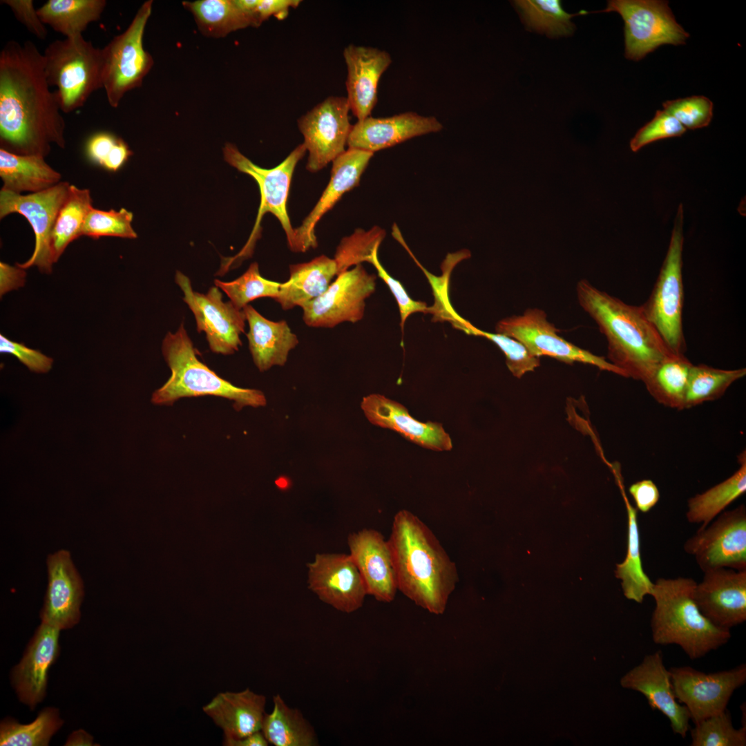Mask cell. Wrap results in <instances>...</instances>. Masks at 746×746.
I'll list each match as a JSON object with an SVG mask.
<instances>
[{"mask_svg":"<svg viewBox=\"0 0 746 746\" xmlns=\"http://www.w3.org/2000/svg\"><path fill=\"white\" fill-rule=\"evenodd\" d=\"M61 111L43 54L31 41H7L0 52V149L44 157L52 144L64 149Z\"/></svg>","mask_w":746,"mask_h":746,"instance_id":"obj_1","label":"cell"},{"mask_svg":"<svg viewBox=\"0 0 746 746\" xmlns=\"http://www.w3.org/2000/svg\"><path fill=\"white\" fill-rule=\"evenodd\" d=\"M388 542L398 590L430 613L443 614L459 577L455 564L432 531L403 509L394 517Z\"/></svg>","mask_w":746,"mask_h":746,"instance_id":"obj_2","label":"cell"},{"mask_svg":"<svg viewBox=\"0 0 746 746\" xmlns=\"http://www.w3.org/2000/svg\"><path fill=\"white\" fill-rule=\"evenodd\" d=\"M576 291L579 304L606 337L609 362L626 377L644 382L662 361L676 355L640 305L625 303L586 280L577 283Z\"/></svg>","mask_w":746,"mask_h":746,"instance_id":"obj_3","label":"cell"},{"mask_svg":"<svg viewBox=\"0 0 746 746\" xmlns=\"http://www.w3.org/2000/svg\"><path fill=\"white\" fill-rule=\"evenodd\" d=\"M696 584L689 577H661L650 595L655 602L650 623L653 642L676 644L691 660L718 649L731 637L730 630L716 626L700 612L694 598Z\"/></svg>","mask_w":746,"mask_h":746,"instance_id":"obj_4","label":"cell"},{"mask_svg":"<svg viewBox=\"0 0 746 746\" xmlns=\"http://www.w3.org/2000/svg\"><path fill=\"white\" fill-rule=\"evenodd\" d=\"M162 352L171 375L153 392L151 401L154 404L171 405L181 398L205 395L231 400L238 410L245 406L256 408L266 404L261 391L237 387L202 363L183 323L175 333L166 334Z\"/></svg>","mask_w":746,"mask_h":746,"instance_id":"obj_5","label":"cell"},{"mask_svg":"<svg viewBox=\"0 0 746 746\" xmlns=\"http://www.w3.org/2000/svg\"><path fill=\"white\" fill-rule=\"evenodd\" d=\"M42 54L47 81L57 88L61 112L82 107L93 92L103 88L102 48L82 35L53 41Z\"/></svg>","mask_w":746,"mask_h":746,"instance_id":"obj_6","label":"cell"},{"mask_svg":"<svg viewBox=\"0 0 746 746\" xmlns=\"http://www.w3.org/2000/svg\"><path fill=\"white\" fill-rule=\"evenodd\" d=\"M683 222L684 209L680 203L658 276L649 297L640 305L649 321L676 355L685 354L687 350L682 326Z\"/></svg>","mask_w":746,"mask_h":746,"instance_id":"obj_7","label":"cell"},{"mask_svg":"<svg viewBox=\"0 0 746 746\" xmlns=\"http://www.w3.org/2000/svg\"><path fill=\"white\" fill-rule=\"evenodd\" d=\"M153 1H144L128 28L103 48L102 86L108 104L117 108L124 95L142 84L154 61L143 45Z\"/></svg>","mask_w":746,"mask_h":746,"instance_id":"obj_8","label":"cell"},{"mask_svg":"<svg viewBox=\"0 0 746 746\" xmlns=\"http://www.w3.org/2000/svg\"><path fill=\"white\" fill-rule=\"evenodd\" d=\"M306 152L304 144H300L278 166L264 169L242 154L235 145L230 143L225 144L223 148L225 161L239 171L252 177L257 182L260 193V203L254 227L242 251L231 258V263L251 255L255 242L260 236L261 220L267 213L277 218L285 232L289 247L291 245L294 229L287 212V199L294 169Z\"/></svg>","mask_w":746,"mask_h":746,"instance_id":"obj_9","label":"cell"},{"mask_svg":"<svg viewBox=\"0 0 746 746\" xmlns=\"http://www.w3.org/2000/svg\"><path fill=\"white\" fill-rule=\"evenodd\" d=\"M598 12H616L623 19L625 57L629 59L640 60L661 45L685 44L689 36L677 23L666 1L611 0Z\"/></svg>","mask_w":746,"mask_h":746,"instance_id":"obj_10","label":"cell"},{"mask_svg":"<svg viewBox=\"0 0 746 746\" xmlns=\"http://www.w3.org/2000/svg\"><path fill=\"white\" fill-rule=\"evenodd\" d=\"M495 331L520 341L537 357L548 356L568 364L575 362L589 364L626 377L622 370L604 357L582 349L558 335L559 330L547 320L546 312L539 308H528L522 315L501 319L497 322Z\"/></svg>","mask_w":746,"mask_h":746,"instance_id":"obj_11","label":"cell"},{"mask_svg":"<svg viewBox=\"0 0 746 746\" xmlns=\"http://www.w3.org/2000/svg\"><path fill=\"white\" fill-rule=\"evenodd\" d=\"M70 184H59L37 193L22 195L4 189L0 191V218L11 213L23 216L30 224L35 237L34 251L30 258L23 263H17L22 269L36 266L41 272L52 271V259L51 236L58 213L65 202Z\"/></svg>","mask_w":746,"mask_h":746,"instance_id":"obj_12","label":"cell"},{"mask_svg":"<svg viewBox=\"0 0 746 746\" xmlns=\"http://www.w3.org/2000/svg\"><path fill=\"white\" fill-rule=\"evenodd\" d=\"M685 551L702 572L721 568L746 570V508L724 510L687 539Z\"/></svg>","mask_w":746,"mask_h":746,"instance_id":"obj_13","label":"cell"},{"mask_svg":"<svg viewBox=\"0 0 746 746\" xmlns=\"http://www.w3.org/2000/svg\"><path fill=\"white\" fill-rule=\"evenodd\" d=\"M175 280L184 294L183 300L194 315L198 332L205 333L211 350L224 355L238 351L247 321L244 310L230 300L224 302L221 290L216 285L205 294L195 291L189 278L178 271Z\"/></svg>","mask_w":746,"mask_h":746,"instance_id":"obj_14","label":"cell"},{"mask_svg":"<svg viewBox=\"0 0 746 746\" xmlns=\"http://www.w3.org/2000/svg\"><path fill=\"white\" fill-rule=\"evenodd\" d=\"M376 285V276L370 274L361 264L340 274L321 296L301 307L304 323L312 327L332 328L361 321L365 300Z\"/></svg>","mask_w":746,"mask_h":746,"instance_id":"obj_15","label":"cell"},{"mask_svg":"<svg viewBox=\"0 0 746 746\" xmlns=\"http://www.w3.org/2000/svg\"><path fill=\"white\" fill-rule=\"evenodd\" d=\"M675 696L695 724L727 709L735 690L746 682V664L707 673L689 666L669 669Z\"/></svg>","mask_w":746,"mask_h":746,"instance_id":"obj_16","label":"cell"},{"mask_svg":"<svg viewBox=\"0 0 746 746\" xmlns=\"http://www.w3.org/2000/svg\"><path fill=\"white\" fill-rule=\"evenodd\" d=\"M346 97L329 96L297 121L308 152L306 168L316 172L345 151L352 125Z\"/></svg>","mask_w":746,"mask_h":746,"instance_id":"obj_17","label":"cell"},{"mask_svg":"<svg viewBox=\"0 0 746 746\" xmlns=\"http://www.w3.org/2000/svg\"><path fill=\"white\" fill-rule=\"evenodd\" d=\"M307 568L308 587L321 601L347 613L362 606L367 591L350 554L318 553Z\"/></svg>","mask_w":746,"mask_h":746,"instance_id":"obj_18","label":"cell"},{"mask_svg":"<svg viewBox=\"0 0 746 746\" xmlns=\"http://www.w3.org/2000/svg\"><path fill=\"white\" fill-rule=\"evenodd\" d=\"M694 590V600L704 616L716 626L730 630L746 620V570L717 568L703 572Z\"/></svg>","mask_w":746,"mask_h":746,"instance_id":"obj_19","label":"cell"},{"mask_svg":"<svg viewBox=\"0 0 746 746\" xmlns=\"http://www.w3.org/2000/svg\"><path fill=\"white\" fill-rule=\"evenodd\" d=\"M48 586L41 610V622L59 630L73 627L81 616L84 584L69 551L48 556Z\"/></svg>","mask_w":746,"mask_h":746,"instance_id":"obj_20","label":"cell"},{"mask_svg":"<svg viewBox=\"0 0 746 746\" xmlns=\"http://www.w3.org/2000/svg\"><path fill=\"white\" fill-rule=\"evenodd\" d=\"M623 687L642 694L653 710L662 712L669 720L673 732L685 738L691 720L686 707L677 700L669 671L663 662L661 651L646 655L640 663L621 680Z\"/></svg>","mask_w":746,"mask_h":746,"instance_id":"obj_21","label":"cell"},{"mask_svg":"<svg viewBox=\"0 0 746 746\" xmlns=\"http://www.w3.org/2000/svg\"><path fill=\"white\" fill-rule=\"evenodd\" d=\"M373 155V153L366 151L348 148L332 162L327 186L302 224L294 229L293 242L289 247L291 251L305 252L317 247L315 228L318 222L345 193L359 184L361 177Z\"/></svg>","mask_w":746,"mask_h":746,"instance_id":"obj_22","label":"cell"},{"mask_svg":"<svg viewBox=\"0 0 746 746\" xmlns=\"http://www.w3.org/2000/svg\"><path fill=\"white\" fill-rule=\"evenodd\" d=\"M347 544L367 594L380 602H392L398 589L388 542L379 531L365 528L351 533Z\"/></svg>","mask_w":746,"mask_h":746,"instance_id":"obj_23","label":"cell"},{"mask_svg":"<svg viewBox=\"0 0 746 746\" xmlns=\"http://www.w3.org/2000/svg\"><path fill=\"white\" fill-rule=\"evenodd\" d=\"M59 629L41 622L11 680L19 700L33 709L46 696L48 674L59 653Z\"/></svg>","mask_w":746,"mask_h":746,"instance_id":"obj_24","label":"cell"},{"mask_svg":"<svg viewBox=\"0 0 746 746\" xmlns=\"http://www.w3.org/2000/svg\"><path fill=\"white\" fill-rule=\"evenodd\" d=\"M347 67L345 87L350 111L358 121L370 116L377 101L378 85L392 59L385 50L350 44L343 52Z\"/></svg>","mask_w":746,"mask_h":746,"instance_id":"obj_25","label":"cell"},{"mask_svg":"<svg viewBox=\"0 0 746 746\" xmlns=\"http://www.w3.org/2000/svg\"><path fill=\"white\" fill-rule=\"evenodd\" d=\"M442 128L437 117L415 112L387 117L370 116L352 125L347 146L374 153L416 137L439 132Z\"/></svg>","mask_w":746,"mask_h":746,"instance_id":"obj_26","label":"cell"},{"mask_svg":"<svg viewBox=\"0 0 746 746\" xmlns=\"http://www.w3.org/2000/svg\"><path fill=\"white\" fill-rule=\"evenodd\" d=\"M361 407L371 423L394 430L425 448L435 451L452 448V439L442 424L421 422L413 418L404 405L383 395L371 394L363 397Z\"/></svg>","mask_w":746,"mask_h":746,"instance_id":"obj_27","label":"cell"},{"mask_svg":"<svg viewBox=\"0 0 746 746\" xmlns=\"http://www.w3.org/2000/svg\"><path fill=\"white\" fill-rule=\"evenodd\" d=\"M266 698L247 688L218 693L202 711L224 734L223 745L261 731Z\"/></svg>","mask_w":746,"mask_h":746,"instance_id":"obj_28","label":"cell"},{"mask_svg":"<svg viewBox=\"0 0 746 746\" xmlns=\"http://www.w3.org/2000/svg\"><path fill=\"white\" fill-rule=\"evenodd\" d=\"M243 310L249 327V348L257 368L265 372L275 365H284L289 352L299 343L287 321L269 320L250 305Z\"/></svg>","mask_w":746,"mask_h":746,"instance_id":"obj_29","label":"cell"},{"mask_svg":"<svg viewBox=\"0 0 746 746\" xmlns=\"http://www.w3.org/2000/svg\"><path fill=\"white\" fill-rule=\"evenodd\" d=\"M335 276H337L335 260L325 255L307 262L291 265L289 278L282 283L275 300L284 310L296 306L302 307L321 296Z\"/></svg>","mask_w":746,"mask_h":746,"instance_id":"obj_30","label":"cell"},{"mask_svg":"<svg viewBox=\"0 0 746 746\" xmlns=\"http://www.w3.org/2000/svg\"><path fill=\"white\" fill-rule=\"evenodd\" d=\"M0 176L2 189L21 194L37 193L60 182L61 174L50 167L44 157L14 154L0 149Z\"/></svg>","mask_w":746,"mask_h":746,"instance_id":"obj_31","label":"cell"},{"mask_svg":"<svg viewBox=\"0 0 746 746\" xmlns=\"http://www.w3.org/2000/svg\"><path fill=\"white\" fill-rule=\"evenodd\" d=\"M618 483L627 513V546L625 558L616 565L615 577L621 580L624 596L638 604L650 595L653 582L644 572L641 557L640 536L638 510L629 501L621 481Z\"/></svg>","mask_w":746,"mask_h":746,"instance_id":"obj_32","label":"cell"},{"mask_svg":"<svg viewBox=\"0 0 746 746\" xmlns=\"http://www.w3.org/2000/svg\"><path fill=\"white\" fill-rule=\"evenodd\" d=\"M739 468L727 479L698 493L687 501L686 517L691 524L706 527L732 502L746 492V454L738 457Z\"/></svg>","mask_w":746,"mask_h":746,"instance_id":"obj_33","label":"cell"},{"mask_svg":"<svg viewBox=\"0 0 746 746\" xmlns=\"http://www.w3.org/2000/svg\"><path fill=\"white\" fill-rule=\"evenodd\" d=\"M273 709L265 714L261 731L275 746H315L318 739L313 727L297 709L289 707L279 695L273 697Z\"/></svg>","mask_w":746,"mask_h":746,"instance_id":"obj_34","label":"cell"},{"mask_svg":"<svg viewBox=\"0 0 746 746\" xmlns=\"http://www.w3.org/2000/svg\"><path fill=\"white\" fill-rule=\"evenodd\" d=\"M182 5L193 14L198 29L207 37H223L233 31L260 26L256 18L238 8L233 0H198L184 1Z\"/></svg>","mask_w":746,"mask_h":746,"instance_id":"obj_35","label":"cell"},{"mask_svg":"<svg viewBox=\"0 0 746 746\" xmlns=\"http://www.w3.org/2000/svg\"><path fill=\"white\" fill-rule=\"evenodd\" d=\"M106 4L105 0H48L37 10L45 25L65 37H73L98 21Z\"/></svg>","mask_w":746,"mask_h":746,"instance_id":"obj_36","label":"cell"},{"mask_svg":"<svg viewBox=\"0 0 746 746\" xmlns=\"http://www.w3.org/2000/svg\"><path fill=\"white\" fill-rule=\"evenodd\" d=\"M692 363L682 355L662 361L643 382L651 396L665 406L684 410V402Z\"/></svg>","mask_w":746,"mask_h":746,"instance_id":"obj_37","label":"cell"},{"mask_svg":"<svg viewBox=\"0 0 746 746\" xmlns=\"http://www.w3.org/2000/svg\"><path fill=\"white\" fill-rule=\"evenodd\" d=\"M93 207L90 191L70 184L68 197L58 213L52 232L51 246L55 263L67 246L82 236L86 217Z\"/></svg>","mask_w":746,"mask_h":746,"instance_id":"obj_38","label":"cell"},{"mask_svg":"<svg viewBox=\"0 0 746 746\" xmlns=\"http://www.w3.org/2000/svg\"><path fill=\"white\" fill-rule=\"evenodd\" d=\"M513 2L528 29L551 37L572 35L575 25L571 18L588 13L580 10L570 14L563 9L558 0H517Z\"/></svg>","mask_w":746,"mask_h":746,"instance_id":"obj_39","label":"cell"},{"mask_svg":"<svg viewBox=\"0 0 746 746\" xmlns=\"http://www.w3.org/2000/svg\"><path fill=\"white\" fill-rule=\"evenodd\" d=\"M746 375V369L723 370L705 364L692 365L685 396L684 409L721 397L736 381Z\"/></svg>","mask_w":746,"mask_h":746,"instance_id":"obj_40","label":"cell"},{"mask_svg":"<svg viewBox=\"0 0 746 746\" xmlns=\"http://www.w3.org/2000/svg\"><path fill=\"white\" fill-rule=\"evenodd\" d=\"M62 724L59 710L54 707L44 709L36 719L28 724H21L13 719L7 718L1 723L0 745H48L52 736Z\"/></svg>","mask_w":746,"mask_h":746,"instance_id":"obj_41","label":"cell"},{"mask_svg":"<svg viewBox=\"0 0 746 746\" xmlns=\"http://www.w3.org/2000/svg\"><path fill=\"white\" fill-rule=\"evenodd\" d=\"M396 240L406 249L408 253L413 258L417 265L422 269L432 285V291L435 297V303L431 306L433 320L436 321H449L454 327L462 329L467 321L461 318L452 307L448 296L449 277L455 266L463 259L470 257V254L468 250H461L457 253L450 254L443 262V276L436 277L429 273L417 260L411 250L408 247L402 235H399Z\"/></svg>","mask_w":746,"mask_h":746,"instance_id":"obj_42","label":"cell"},{"mask_svg":"<svg viewBox=\"0 0 746 746\" xmlns=\"http://www.w3.org/2000/svg\"><path fill=\"white\" fill-rule=\"evenodd\" d=\"M214 284L229 298L230 301L239 309L257 298H271L276 299L282 283L262 277L258 264L254 262L240 277L230 282L216 279Z\"/></svg>","mask_w":746,"mask_h":746,"instance_id":"obj_43","label":"cell"},{"mask_svg":"<svg viewBox=\"0 0 746 746\" xmlns=\"http://www.w3.org/2000/svg\"><path fill=\"white\" fill-rule=\"evenodd\" d=\"M691 746H745L746 725L736 729L726 709L694 724Z\"/></svg>","mask_w":746,"mask_h":746,"instance_id":"obj_44","label":"cell"},{"mask_svg":"<svg viewBox=\"0 0 746 746\" xmlns=\"http://www.w3.org/2000/svg\"><path fill=\"white\" fill-rule=\"evenodd\" d=\"M385 236L383 229L374 226L367 231L356 229L352 235L343 238L336 248L334 258L337 276L352 266L361 265L363 262H369L373 253L379 250Z\"/></svg>","mask_w":746,"mask_h":746,"instance_id":"obj_45","label":"cell"},{"mask_svg":"<svg viewBox=\"0 0 746 746\" xmlns=\"http://www.w3.org/2000/svg\"><path fill=\"white\" fill-rule=\"evenodd\" d=\"M133 218L132 212L125 208L103 211L93 207L86 217L82 236L95 239L104 236L136 238L137 235L131 225Z\"/></svg>","mask_w":746,"mask_h":746,"instance_id":"obj_46","label":"cell"},{"mask_svg":"<svg viewBox=\"0 0 746 746\" xmlns=\"http://www.w3.org/2000/svg\"><path fill=\"white\" fill-rule=\"evenodd\" d=\"M466 334L484 337L494 343L504 354L508 370L517 378L533 371L539 365V358L533 355L520 341L498 333L481 330L470 325Z\"/></svg>","mask_w":746,"mask_h":746,"instance_id":"obj_47","label":"cell"},{"mask_svg":"<svg viewBox=\"0 0 746 746\" xmlns=\"http://www.w3.org/2000/svg\"><path fill=\"white\" fill-rule=\"evenodd\" d=\"M664 111L676 119L686 129H696L709 124L713 116V103L704 96H692L662 104Z\"/></svg>","mask_w":746,"mask_h":746,"instance_id":"obj_48","label":"cell"},{"mask_svg":"<svg viewBox=\"0 0 746 746\" xmlns=\"http://www.w3.org/2000/svg\"><path fill=\"white\" fill-rule=\"evenodd\" d=\"M686 130L673 116L658 110L654 117L637 131L630 142V148L636 152L653 142L681 136Z\"/></svg>","mask_w":746,"mask_h":746,"instance_id":"obj_49","label":"cell"},{"mask_svg":"<svg viewBox=\"0 0 746 746\" xmlns=\"http://www.w3.org/2000/svg\"><path fill=\"white\" fill-rule=\"evenodd\" d=\"M378 251L373 253L369 262L376 268L378 276L388 285L397 303L401 316L400 326L403 332L405 323L410 315L417 312L432 314V309L425 302L414 300L410 298L403 285L392 277L381 264Z\"/></svg>","mask_w":746,"mask_h":746,"instance_id":"obj_50","label":"cell"},{"mask_svg":"<svg viewBox=\"0 0 746 746\" xmlns=\"http://www.w3.org/2000/svg\"><path fill=\"white\" fill-rule=\"evenodd\" d=\"M0 352L15 356L30 371L46 373L52 366L53 359L39 350L26 346L23 343L13 341L0 334Z\"/></svg>","mask_w":746,"mask_h":746,"instance_id":"obj_51","label":"cell"},{"mask_svg":"<svg viewBox=\"0 0 746 746\" xmlns=\"http://www.w3.org/2000/svg\"><path fill=\"white\" fill-rule=\"evenodd\" d=\"M7 5L18 21L39 39H45L48 35L45 24L39 18L32 0H2Z\"/></svg>","mask_w":746,"mask_h":746,"instance_id":"obj_52","label":"cell"},{"mask_svg":"<svg viewBox=\"0 0 746 746\" xmlns=\"http://www.w3.org/2000/svg\"><path fill=\"white\" fill-rule=\"evenodd\" d=\"M119 137L107 132L93 135L86 144V154L91 162L103 167Z\"/></svg>","mask_w":746,"mask_h":746,"instance_id":"obj_53","label":"cell"},{"mask_svg":"<svg viewBox=\"0 0 746 746\" xmlns=\"http://www.w3.org/2000/svg\"><path fill=\"white\" fill-rule=\"evenodd\" d=\"M629 492L634 500L635 508L642 513L651 510L660 499L659 490L651 479H642L632 484Z\"/></svg>","mask_w":746,"mask_h":746,"instance_id":"obj_54","label":"cell"},{"mask_svg":"<svg viewBox=\"0 0 746 746\" xmlns=\"http://www.w3.org/2000/svg\"><path fill=\"white\" fill-rule=\"evenodd\" d=\"M300 3V0H260L257 8L259 21L262 23L270 17L283 20L290 8H297Z\"/></svg>","mask_w":746,"mask_h":746,"instance_id":"obj_55","label":"cell"},{"mask_svg":"<svg viewBox=\"0 0 746 746\" xmlns=\"http://www.w3.org/2000/svg\"><path fill=\"white\" fill-rule=\"evenodd\" d=\"M26 272L24 269L0 262V295L23 287L26 283Z\"/></svg>","mask_w":746,"mask_h":746,"instance_id":"obj_56","label":"cell"},{"mask_svg":"<svg viewBox=\"0 0 746 746\" xmlns=\"http://www.w3.org/2000/svg\"><path fill=\"white\" fill-rule=\"evenodd\" d=\"M132 153L127 144L119 138L105 161L103 168L110 171H116L125 164Z\"/></svg>","mask_w":746,"mask_h":746,"instance_id":"obj_57","label":"cell"},{"mask_svg":"<svg viewBox=\"0 0 746 746\" xmlns=\"http://www.w3.org/2000/svg\"><path fill=\"white\" fill-rule=\"evenodd\" d=\"M268 741L261 731L254 732L238 740L227 743L225 746H267Z\"/></svg>","mask_w":746,"mask_h":746,"instance_id":"obj_58","label":"cell"},{"mask_svg":"<svg viewBox=\"0 0 746 746\" xmlns=\"http://www.w3.org/2000/svg\"><path fill=\"white\" fill-rule=\"evenodd\" d=\"M93 737L80 729L74 731L68 738L66 745H92Z\"/></svg>","mask_w":746,"mask_h":746,"instance_id":"obj_59","label":"cell"}]
</instances>
